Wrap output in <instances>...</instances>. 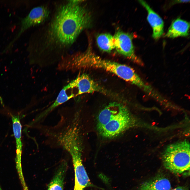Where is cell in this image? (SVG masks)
<instances>
[{"label": "cell", "mask_w": 190, "mask_h": 190, "mask_svg": "<svg viewBox=\"0 0 190 190\" xmlns=\"http://www.w3.org/2000/svg\"><path fill=\"white\" fill-rule=\"evenodd\" d=\"M83 1L54 2L49 19L37 32L32 63L42 67L58 64L69 53L81 33L91 25V15Z\"/></svg>", "instance_id": "obj_1"}, {"label": "cell", "mask_w": 190, "mask_h": 190, "mask_svg": "<svg viewBox=\"0 0 190 190\" xmlns=\"http://www.w3.org/2000/svg\"><path fill=\"white\" fill-rule=\"evenodd\" d=\"M64 65L66 71L74 73L89 69L103 70L137 87L142 82V79L132 68L101 58L94 53L89 46L84 51L68 54Z\"/></svg>", "instance_id": "obj_2"}, {"label": "cell", "mask_w": 190, "mask_h": 190, "mask_svg": "<svg viewBox=\"0 0 190 190\" xmlns=\"http://www.w3.org/2000/svg\"><path fill=\"white\" fill-rule=\"evenodd\" d=\"M162 159L165 167L174 173L180 174L189 170V142L185 140L169 145L163 153Z\"/></svg>", "instance_id": "obj_3"}, {"label": "cell", "mask_w": 190, "mask_h": 190, "mask_svg": "<svg viewBox=\"0 0 190 190\" xmlns=\"http://www.w3.org/2000/svg\"><path fill=\"white\" fill-rule=\"evenodd\" d=\"M63 146L72 158L75 174L73 190H84L91 186L90 179L82 163L81 147L77 139L74 137L68 138L64 141Z\"/></svg>", "instance_id": "obj_4"}, {"label": "cell", "mask_w": 190, "mask_h": 190, "mask_svg": "<svg viewBox=\"0 0 190 190\" xmlns=\"http://www.w3.org/2000/svg\"><path fill=\"white\" fill-rule=\"evenodd\" d=\"M135 120L129 110L110 120L98 131L104 137H116L134 126Z\"/></svg>", "instance_id": "obj_5"}, {"label": "cell", "mask_w": 190, "mask_h": 190, "mask_svg": "<svg viewBox=\"0 0 190 190\" xmlns=\"http://www.w3.org/2000/svg\"><path fill=\"white\" fill-rule=\"evenodd\" d=\"M51 11L50 6L47 4L40 5L32 9L28 15L22 20L19 32L10 45L27 29L32 26H41L46 22L49 19Z\"/></svg>", "instance_id": "obj_6"}, {"label": "cell", "mask_w": 190, "mask_h": 190, "mask_svg": "<svg viewBox=\"0 0 190 190\" xmlns=\"http://www.w3.org/2000/svg\"><path fill=\"white\" fill-rule=\"evenodd\" d=\"M132 38L130 34L120 30L117 31L113 36L114 49L119 53L142 65V61L135 53Z\"/></svg>", "instance_id": "obj_7"}, {"label": "cell", "mask_w": 190, "mask_h": 190, "mask_svg": "<svg viewBox=\"0 0 190 190\" xmlns=\"http://www.w3.org/2000/svg\"><path fill=\"white\" fill-rule=\"evenodd\" d=\"M68 84L75 90L77 96L83 94L99 92L108 95L110 93L86 73L79 74Z\"/></svg>", "instance_id": "obj_8"}, {"label": "cell", "mask_w": 190, "mask_h": 190, "mask_svg": "<svg viewBox=\"0 0 190 190\" xmlns=\"http://www.w3.org/2000/svg\"><path fill=\"white\" fill-rule=\"evenodd\" d=\"M127 109L122 103L116 102L109 103L100 112L97 116V127L98 131L110 120Z\"/></svg>", "instance_id": "obj_9"}, {"label": "cell", "mask_w": 190, "mask_h": 190, "mask_svg": "<svg viewBox=\"0 0 190 190\" xmlns=\"http://www.w3.org/2000/svg\"><path fill=\"white\" fill-rule=\"evenodd\" d=\"M139 1L148 12L147 20L153 30V38L155 40L158 39L164 32V23L163 20L145 1L143 0Z\"/></svg>", "instance_id": "obj_10"}, {"label": "cell", "mask_w": 190, "mask_h": 190, "mask_svg": "<svg viewBox=\"0 0 190 190\" xmlns=\"http://www.w3.org/2000/svg\"><path fill=\"white\" fill-rule=\"evenodd\" d=\"M74 90L66 85L59 93L53 103L37 117L35 121H38L46 116L56 108L72 98L76 97Z\"/></svg>", "instance_id": "obj_11"}, {"label": "cell", "mask_w": 190, "mask_h": 190, "mask_svg": "<svg viewBox=\"0 0 190 190\" xmlns=\"http://www.w3.org/2000/svg\"><path fill=\"white\" fill-rule=\"evenodd\" d=\"M189 22L180 18L174 20L164 37L174 38L189 35Z\"/></svg>", "instance_id": "obj_12"}, {"label": "cell", "mask_w": 190, "mask_h": 190, "mask_svg": "<svg viewBox=\"0 0 190 190\" xmlns=\"http://www.w3.org/2000/svg\"><path fill=\"white\" fill-rule=\"evenodd\" d=\"M68 168L67 163L63 161L60 164L53 178L48 184L47 190H63L64 179Z\"/></svg>", "instance_id": "obj_13"}, {"label": "cell", "mask_w": 190, "mask_h": 190, "mask_svg": "<svg viewBox=\"0 0 190 190\" xmlns=\"http://www.w3.org/2000/svg\"><path fill=\"white\" fill-rule=\"evenodd\" d=\"M12 127L16 144V156L15 161H21L22 143L21 141L22 126L20 116L11 115Z\"/></svg>", "instance_id": "obj_14"}, {"label": "cell", "mask_w": 190, "mask_h": 190, "mask_svg": "<svg viewBox=\"0 0 190 190\" xmlns=\"http://www.w3.org/2000/svg\"><path fill=\"white\" fill-rule=\"evenodd\" d=\"M171 188L169 180L162 177L144 183L140 186L139 190H171Z\"/></svg>", "instance_id": "obj_15"}, {"label": "cell", "mask_w": 190, "mask_h": 190, "mask_svg": "<svg viewBox=\"0 0 190 190\" xmlns=\"http://www.w3.org/2000/svg\"><path fill=\"white\" fill-rule=\"evenodd\" d=\"M97 44L102 51L110 52L114 49L113 36L108 33H102L98 35L96 38Z\"/></svg>", "instance_id": "obj_16"}, {"label": "cell", "mask_w": 190, "mask_h": 190, "mask_svg": "<svg viewBox=\"0 0 190 190\" xmlns=\"http://www.w3.org/2000/svg\"><path fill=\"white\" fill-rule=\"evenodd\" d=\"M171 190H187V189L184 187L179 186Z\"/></svg>", "instance_id": "obj_17"}, {"label": "cell", "mask_w": 190, "mask_h": 190, "mask_svg": "<svg viewBox=\"0 0 190 190\" xmlns=\"http://www.w3.org/2000/svg\"><path fill=\"white\" fill-rule=\"evenodd\" d=\"M0 190H2V189H1V187L0 185Z\"/></svg>", "instance_id": "obj_18"}]
</instances>
